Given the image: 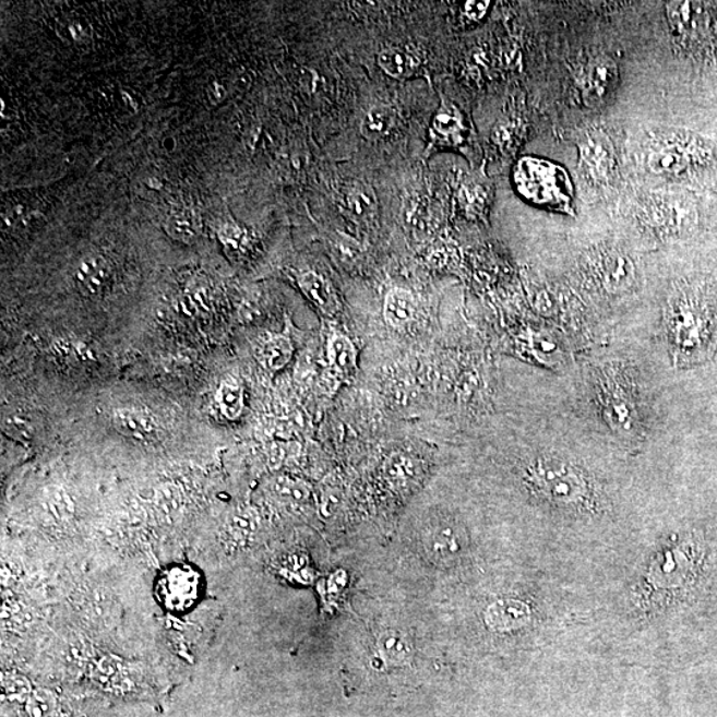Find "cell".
I'll return each mask as SVG.
<instances>
[{
  "mask_svg": "<svg viewBox=\"0 0 717 717\" xmlns=\"http://www.w3.org/2000/svg\"><path fill=\"white\" fill-rule=\"evenodd\" d=\"M667 351L677 369L713 360L717 351V286L704 279L673 284L664 309Z\"/></svg>",
  "mask_w": 717,
  "mask_h": 717,
  "instance_id": "6da1fadb",
  "label": "cell"
},
{
  "mask_svg": "<svg viewBox=\"0 0 717 717\" xmlns=\"http://www.w3.org/2000/svg\"><path fill=\"white\" fill-rule=\"evenodd\" d=\"M707 551L695 536H678L649 558L634 587V602L645 612H659L689 597L702 578Z\"/></svg>",
  "mask_w": 717,
  "mask_h": 717,
  "instance_id": "7a4b0ae2",
  "label": "cell"
},
{
  "mask_svg": "<svg viewBox=\"0 0 717 717\" xmlns=\"http://www.w3.org/2000/svg\"><path fill=\"white\" fill-rule=\"evenodd\" d=\"M523 482L531 498L566 516L593 517L605 507L597 478L579 463L558 453H541L526 463Z\"/></svg>",
  "mask_w": 717,
  "mask_h": 717,
  "instance_id": "3957f363",
  "label": "cell"
},
{
  "mask_svg": "<svg viewBox=\"0 0 717 717\" xmlns=\"http://www.w3.org/2000/svg\"><path fill=\"white\" fill-rule=\"evenodd\" d=\"M593 387L598 414L609 431L624 441L643 438L646 410L634 369L623 363L599 367Z\"/></svg>",
  "mask_w": 717,
  "mask_h": 717,
  "instance_id": "277c9868",
  "label": "cell"
},
{
  "mask_svg": "<svg viewBox=\"0 0 717 717\" xmlns=\"http://www.w3.org/2000/svg\"><path fill=\"white\" fill-rule=\"evenodd\" d=\"M513 181L521 198L529 204L574 216L573 181L560 165L545 158H521Z\"/></svg>",
  "mask_w": 717,
  "mask_h": 717,
  "instance_id": "5b68a950",
  "label": "cell"
},
{
  "mask_svg": "<svg viewBox=\"0 0 717 717\" xmlns=\"http://www.w3.org/2000/svg\"><path fill=\"white\" fill-rule=\"evenodd\" d=\"M715 163L714 146L696 133L667 131L654 134L647 151L652 174L682 179L707 169Z\"/></svg>",
  "mask_w": 717,
  "mask_h": 717,
  "instance_id": "8992f818",
  "label": "cell"
},
{
  "mask_svg": "<svg viewBox=\"0 0 717 717\" xmlns=\"http://www.w3.org/2000/svg\"><path fill=\"white\" fill-rule=\"evenodd\" d=\"M667 21L680 45L702 53H713L717 45V28L713 10L706 3L670 2L666 4Z\"/></svg>",
  "mask_w": 717,
  "mask_h": 717,
  "instance_id": "52a82bcc",
  "label": "cell"
},
{
  "mask_svg": "<svg viewBox=\"0 0 717 717\" xmlns=\"http://www.w3.org/2000/svg\"><path fill=\"white\" fill-rule=\"evenodd\" d=\"M578 148L579 170L598 187L609 186L617 176L616 146L602 128L590 127L575 139Z\"/></svg>",
  "mask_w": 717,
  "mask_h": 717,
  "instance_id": "ba28073f",
  "label": "cell"
},
{
  "mask_svg": "<svg viewBox=\"0 0 717 717\" xmlns=\"http://www.w3.org/2000/svg\"><path fill=\"white\" fill-rule=\"evenodd\" d=\"M643 225L655 236L672 238L690 235L697 225V212L690 199L673 195L646 202L641 213Z\"/></svg>",
  "mask_w": 717,
  "mask_h": 717,
  "instance_id": "9c48e42d",
  "label": "cell"
},
{
  "mask_svg": "<svg viewBox=\"0 0 717 717\" xmlns=\"http://www.w3.org/2000/svg\"><path fill=\"white\" fill-rule=\"evenodd\" d=\"M594 282L610 296H623L636 286L634 260L618 248H600L588 260Z\"/></svg>",
  "mask_w": 717,
  "mask_h": 717,
  "instance_id": "30bf717a",
  "label": "cell"
},
{
  "mask_svg": "<svg viewBox=\"0 0 717 717\" xmlns=\"http://www.w3.org/2000/svg\"><path fill=\"white\" fill-rule=\"evenodd\" d=\"M619 82V69L610 57H597L588 61L581 77V95L587 108L602 107L614 94Z\"/></svg>",
  "mask_w": 717,
  "mask_h": 717,
  "instance_id": "8fae6325",
  "label": "cell"
},
{
  "mask_svg": "<svg viewBox=\"0 0 717 717\" xmlns=\"http://www.w3.org/2000/svg\"><path fill=\"white\" fill-rule=\"evenodd\" d=\"M422 548L431 561L449 563L463 553L465 538L459 526L450 519H433L422 531Z\"/></svg>",
  "mask_w": 717,
  "mask_h": 717,
  "instance_id": "7c38bea8",
  "label": "cell"
},
{
  "mask_svg": "<svg viewBox=\"0 0 717 717\" xmlns=\"http://www.w3.org/2000/svg\"><path fill=\"white\" fill-rule=\"evenodd\" d=\"M482 619L487 629L494 634L519 633L530 626L533 609L524 599L505 597L488 605Z\"/></svg>",
  "mask_w": 717,
  "mask_h": 717,
  "instance_id": "4fadbf2b",
  "label": "cell"
},
{
  "mask_svg": "<svg viewBox=\"0 0 717 717\" xmlns=\"http://www.w3.org/2000/svg\"><path fill=\"white\" fill-rule=\"evenodd\" d=\"M110 279V268L99 254H88L80 260L75 268L77 290L87 298L100 297Z\"/></svg>",
  "mask_w": 717,
  "mask_h": 717,
  "instance_id": "5bb4252c",
  "label": "cell"
},
{
  "mask_svg": "<svg viewBox=\"0 0 717 717\" xmlns=\"http://www.w3.org/2000/svg\"><path fill=\"white\" fill-rule=\"evenodd\" d=\"M199 577L193 572L177 569L164 578L163 596L164 602L176 610L188 608L195 599L199 591Z\"/></svg>",
  "mask_w": 717,
  "mask_h": 717,
  "instance_id": "9a60e30c",
  "label": "cell"
},
{
  "mask_svg": "<svg viewBox=\"0 0 717 717\" xmlns=\"http://www.w3.org/2000/svg\"><path fill=\"white\" fill-rule=\"evenodd\" d=\"M377 653L380 660L390 666H407L413 661V640L403 631L385 630L378 636Z\"/></svg>",
  "mask_w": 717,
  "mask_h": 717,
  "instance_id": "2e32d148",
  "label": "cell"
},
{
  "mask_svg": "<svg viewBox=\"0 0 717 717\" xmlns=\"http://www.w3.org/2000/svg\"><path fill=\"white\" fill-rule=\"evenodd\" d=\"M433 138L445 145H459L465 139L467 127L464 116L455 104L443 103L432 122Z\"/></svg>",
  "mask_w": 717,
  "mask_h": 717,
  "instance_id": "e0dca14e",
  "label": "cell"
},
{
  "mask_svg": "<svg viewBox=\"0 0 717 717\" xmlns=\"http://www.w3.org/2000/svg\"><path fill=\"white\" fill-rule=\"evenodd\" d=\"M113 426L122 437L145 441L155 438L156 422L150 415L133 409H119L113 414Z\"/></svg>",
  "mask_w": 717,
  "mask_h": 717,
  "instance_id": "ac0fdd59",
  "label": "cell"
},
{
  "mask_svg": "<svg viewBox=\"0 0 717 717\" xmlns=\"http://www.w3.org/2000/svg\"><path fill=\"white\" fill-rule=\"evenodd\" d=\"M299 286L304 292V296L311 302H314L319 309L328 312V314H334V312L338 311L339 303L333 287L321 275L312 272L304 273L300 275Z\"/></svg>",
  "mask_w": 717,
  "mask_h": 717,
  "instance_id": "d6986e66",
  "label": "cell"
},
{
  "mask_svg": "<svg viewBox=\"0 0 717 717\" xmlns=\"http://www.w3.org/2000/svg\"><path fill=\"white\" fill-rule=\"evenodd\" d=\"M416 303L413 294L394 289L387 294L384 302V318L390 326L401 328L414 321Z\"/></svg>",
  "mask_w": 717,
  "mask_h": 717,
  "instance_id": "ffe728a7",
  "label": "cell"
},
{
  "mask_svg": "<svg viewBox=\"0 0 717 717\" xmlns=\"http://www.w3.org/2000/svg\"><path fill=\"white\" fill-rule=\"evenodd\" d=\"M397 115L394 108L385 106V104H378L366 113L361 121L360 132L367 140H382L394 130Z\"/></svg>",
  "mask_w": 717,
  "mask_h": 717,
  "instance_id": "44dd1931",
  "label": "cell"
},
{
  "mask_svg": "<svg viewBox=\"0 0 717 717\" xmlns=\"http://www.w3.org/2000/svg\"><path fill=\"white\" fill-rule=\"evenodd\" d=\"M327 354L331 366L343 375H349L357 369V349L346 336H334L328 343Z\"/></svg>",
  "mask_w": 717,
  "mask_h": 717,
  "instance_id": "7402d4cb",
  "label": "cell"
},
{
  "mask_svg": "<svg viewBox=\"0 0 717 717\" xmlns=\"http://www.w3.org/2000/svg\"><path fill=\"white\" fill-rule=\"evenodd\" d=\"M378 63L389 76L407 77L415 69L414 58L401 48H387L379 53Z\"/></svg>",
  "mask_w": 717,
  "mask_h": 717,
  "instance_id": "603a6c76",
  "label": "cell"
},
{
  "mask_svg": "<svg viewBox=\"0 0 717 717\" xmlns=\"http://www.w3.org/2000/svg\"><path fill=\"white\" fill-rule=\"evenodd\" d=\"M291 357L292 345L285 336H277V338L267 340L261 349L262 363L270 371L284 369Z\"/></svg>",
  "mask_w": 717,
  "mask_h": 717,
  "instance_id": "cb8c5ba5",
  "label": "cell"
},
{
  "mask_svg": "<svg viewBox=\"0 0 717 717\" xmlns=\"http://www.w3.org/2000/svg\"><path fill=\"white\" fill-rule=\"evenodd\" d=\"M165 231L182 243H193L200 235V225L198 218L192 213H176L164 224Z\"/></svg>",
  "mask_w": 717,
  "mask_h": 717,
  "instance_id": "d4e9b609",
  "label": "cell"
},
{
  "mask_svg": "<svg viewBox=\"0 0 717 717\" xmlns=\"http://www.w3.org/2000/svg\"><path fill=\"white\" fill-rule=\"evenodd\" d=\"M414 459L403 453L391 456L384 465V475L395 486H404L415 476Z\"/></svg>",
  "mask_w": 717,
  "mask_h": 717,
  "instance_id": "484cf974",
  "label": "cell"
},
{
  "mask_svg": "<svg viewBox=\"0 0 717 717\" xmlns=\"http://www.w3.org/2000/svg\"><path fill=\"white\" fill-rule=\"evenodd\" d=\"M220 410L228 419H237L243 409L242 390L236 383L224 382L218 390Z\"/></svg>",
  "mask_w": 717,
  "mask_h": 717,
  "instance_id": "4316f807",
  "label": "cell"
},
{
  "mask_svg": "<svg viewBox=\"0 0 717 717\" xmlns=\"http://www.w3.org/2000/svg\"><path fill=\"white\" fill-rule=\"evenodd\" d=\"M347 205L357 216H366L375 210V195L366 186H355L347 193Z\"/></svg>",
  "mask_w": 717,
  "mask_h": 717,
  "instance_id": "83f0119b",
  "label": "cell"
},
{
  "mask_svg": "<svg viewBox=\"0 0 717 717\" xmlns=\"http://www.w3.org/2000/svg\"><path fill=\"white\" fill-rule=\"evenodd\" d=\"M4 432L12 439L28 441L34 437V428L27 418L20 414L8 416L3 422Z\"/></svg>",
  "mask_w": 717,
  "mask_h": 717,
  "instance_id": "f1b7e54d",
  "label": "cell"
},
{
  "mask_svg": "<svg viewBox=\"0 0 717 717\" xmlns=\"http://www.w3.org/2000/svg\"><path fill=\"white\" fill-rule=\"evenodd\" d=\"M530 349L533 355L542 363H549V360L553 361V357L557 352V346L553 342L549 340L548 336L541 334H531L530 335Z\"/></svg>",
  "mask_w": 717,
  "mask_h": 717,
  "instance_id": "f546056e",
  "label": "cell"
},
{
  "mask_svg": "<svg viewBox=\"0 0 717 717\" xmlns=\"http://www.w3.org/2000/svg\"><path fill=\"white\" fill-rule=\"evenodd\" d=\"M277 490L282 498L297 502L306 501L310 495V490L306 487V483L287 480V478L277 483Z\"/></svg>",
  "mask_w": 717,
  "mask_h": 717,
  "instance_id": "4dcf8cb0",
  "label": "cell"
},
{
  "mask_svg": "<svg viewBox=\"0 0 717 717\" xmlns=\"http://www.w3.org/2000/svg\"><path fill=\"white\" fill-rule=\"evenodd\" d=\"M231 529L235 535L249 536L250 531L254 529V516L251 512H242L237 514L231 521Z\"/></svg>",
  "mask_w": 717,
  "mask_h": 717,
  "instance_id": "1f68e13d",
  "label": "cell"
},
{
  "mask_svg": "<svg viewBox=\"0 0 717 717\" xmlns=\"http://www.w3.org/2000/svg\"><path fill=\"white\" fill-rule=\"evenodd\" d=\"M490 2H465L463 4L464 15L471 22L481 21L488 14Z\"/></svg>",
  "mask_w": 717,
  "mask_h": 717,
  "instance_id": "d6a6232c",
  "label": "cell"
},
{
  "mask_svg": "<svg viewBox=\"0 0 717 717\" xmlns=\"http://www.w3.org/2000/svg\"><path fill=\"white\" fill-rule=\"evenodd\" d=\"M220 237H223L224 242L228 243L229 247L238 248L242 241V231L235 225H226L223 231H220Z\"/></svg>",
  "mask_w": 717,
  "mask_h": 717,
  "instance_id": "836d02e7",
  "label": "cell"
},
{
  "mask_svg": "<svg viewBox=\"0 0 717 717\" xmlns=\"http://www.w3.org/2000/svg\"><path fill=\"white\" fill-rule=\"evenodd\" d=\"M206 92H207V97H210V100L213 104L223 103L226 97V89L224 85L219 83H212L210 87H207Z\"/></svg>",
  "mask_w": 717,
  "mask_h": 717,
  "instance_id": "e575fe53",
  "label": "cell"
},
{
  "mask_svg": "<svg viewBox=\"0 0 717 717\" xmlns=\"http://www.w3.org/2000/svg\"><path fill=\"white\" fill-rule=\"evenodd\" d=\"M146 183H148V187L152 188V189L162 188V182H159L157 179H151V180L146 181Z\"/></svg>",
  "mask_w": 717,
  "mask_h": 717,
  "instance_id": "d590c367",
  "label": "cell"
},
{
  "mask_svg": "<svg viewBox=\"0 0 717 717\" xmlns=\"http://www.w3.org/2000/svg\"><path fill=\"white\" fill-rule=\"evenodd\" d=\"M164 144H169V145L167 146V148H168V150H174L176 143H175V140H174V139H169V140H167V141H165Z\"/></svg>",
  "mask_w": 717,
  "mask_h": 717,
  "instance_id": "8d00e7d4",
  "label": "cell"
}]
</instances>
